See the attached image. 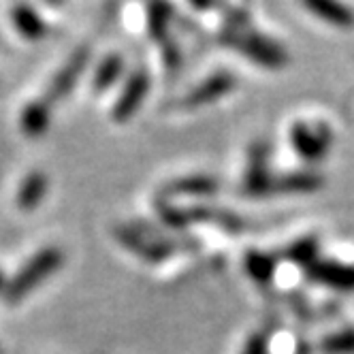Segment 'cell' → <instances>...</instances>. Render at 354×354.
Segmentation results:
<instances>
[{"label": "cell", "mask_w": 354, "mask_h": 354, "mask_svg": "<svg viewBox=\"0 0 354 354\" xmlns=\"http://www.w3.org/2000/svg\"><path fill=\"white\" fill-rule=\"evenodd\" d=\"M64 263V254L58 248H45L24 265L15 275L13 280L5 286L3 297L7 303H17L24 297H28L41 282H45L49 275L56 269H60Z\"/></svg>", "instance_id": "1"}, {"label": "cell", "mask_w": 354, "mask_h": 354, "mask_svg": "<svg viewBox=\"0 0 354 354\" xmlns=\"http://www.w3.org/2000/svg\"><path fill=\"white\" fill-rule=\"evenodd\" d=\"M220 39L222 43L235 47L237 52H241L250 60H254L257 64L269 68H280L286 64V52L265 35L252 30H224Z\"/></svg>", "instance_id": "2"}, {"label": "cell", "mask_w": 354, "mask_h": 354, "mask_svg": "<svg viewBox=\"0 0 354 354\" xmlns=\"http://www.w3.org/2000/svg\"><path fill=\"white\" fill-rule=\"evenodd\" d=\"M331 141L333 133L326 124H318L312 129L306 122H295L290 129V143L295 151H299V156L310 162L320 160L326 154V149L331 147Z\"/></svg>", "instance_id": "3"}, {"label": "cell", "mask_w": 354, "mask_h": 354, "mask_svg": "<svg viewBox=\"0 0 354 354\" xmlns=\"http://www.w3.org/2000/svg\"><path fill=\"white\" fill-rule=\"evenodd\" d=\"M115 239L147 263H160L171 257L173 245L167 239H151L149 235L133 229V226H118Z\"/></svg>", "instance_id": "4"}, {"label": "cell", "mask_w": 354, "mask_h": 354, "mask_svg": "<svg viewBox=\"0 0 354 354\" xmlns=\"http://www.w3.org/2000/svg\"><path fill=\"white\" fill-rule=\"evenodd\" d=\"M88 60H90V52L86 47H82L62 64V68L54 75V80L49 82V86H47V94H45L47 103L62 100L75 88V84L80 82V77H82L86 66H88Z\"/></svg>", "instance_id": "5"}, {"label": "cell", "mask_w": 354, "mask_h": 354, "mask_svg": "<svg viewBox=\"0 0 354 354\" xmlns=\"http://www.w3.org/2000/svg\"><path fill=\"white\" fill-rule=\"evenodd\" d=\"M149 92V75L145 71H135L124 90L118 96V103L113 105V120L115 122H129Z\"/></svg>", "instance_id": "6"}, {"label": "cell", "mask_w": 354, "mask_h": 354, "mask_svg": "<svg viewBox=\"0 0 354 354\" xmlns=\"http://www.w3.org/2000/svg\"><path fill=\"white\" fill-rule=\"evenodd\" d=\"M243 190L250 196H263L273 190V180L267 167V147L265 143H254L250 147V160L245 169Z\"/></svg>", "instance_id": "7"}, {"label": "cell", "mask_w": 354, "mask_h": 354, "mask_svg": "<svg viewBox=\"0 0 354 354\" xmlns=\"http://www.w3.org/2000/svg\"><path fill=\"white\" fill-rule=\"evenodd\" d=\"M235 88V77L231 73H214L212 77L203 80L194 90H190L184 98L186 107H203L209 105L214 100L222 98L224 94H229Z\"/></svg>", "instance_id": "8"}, {"label": "cell", "mask_w": 354, "mask_h": 354, "mask_svg": "<svg viewBox=\"0 0 354 354\" xmlns=\"http://www.w3.org/2000/svg\"><path fill=\"white\" fill-rule=\"evenodd\" d=\"M308 277L324 286H331L335 290H354V267L331 263V261H318L308 269Z\"/></svg>", "instance_id": "9"}, {"label": "cell", "mask_w": 354, "mask_h": 354, "mask_svg": "<svg viewBox=\"0 0 354 354\" xmlns=\"http://www.w3.org/2000/svg\"><path fill=\"white\" fill-rule=\"evenodd\" d=\"M218 192V182L209 175H188V177H180V180L169 182L160 196H209Z\"/></svg>", "instance_id": "10"}, {"label": "cell", "mask_w": 354, "mask_h": 354, "mask_svg": "<svg viewBox=\"0 0 354 354\" xmlns=\"http://www.w3.org/2000/svg\"><path fill=\"white\" fill-rule=\"evenodd\" d=\"M49 120H52V113H49V103L43 100H32L26 107L21 109L19 115V129L26 133L32 139H39L47 133L49 129Z\"/></svg>", "instance_id": "11"}, {"label": "cell", "mask_w": 354, "mask_h": 354, "mask_svg": "<svg viewBox=\"0 0 354 354\" xmlns=\"http://www.w3.org/2000/svg\"><path fill=\"white\" fill-rule=\"evenodd\" d=\"M322 186V177L314 171H295L286 173L273 182V190L282 194H308Z\"/></svg>", "instance_id": "12"}, {"label": "cell", "mask_w": 354, "mask_h": 354, "mask_svg": "<svg viewBox=\"0 0 354 354\" xmlns=\"http://www.w3.org/2000/svg\"><path fill=\"white\" fill-rule=\"evenodd\" d=\"M47 194V175L43 171H32L26 175L17 190V207L24 212H32Z\"/></svg>", "instance_id": "13"}, {"label": "cell", "mask_w": 354, "mask_h": 354, "mask_svg": "<svg viewBox=\"0 0 354 354\" xmlns=\"http://www.w3.org/2000/svg\"><path fill=\"white\" fill-rule=\"evenodd\" d=\"M13 24L15 28L19 30V35L28 41H39L45 37L47 28H45V21L39 17V13L28 7V5H17L13 7Z\"/></svg>", "instance_id": "14"}, {"label": "cell", "mask_w": 354, "mask_h": 354, "mask_svg": "<svg viewBox=\"0 0 354 354\" xmlns=\"http://www.w3.org/2000/svg\"><path fill=\"white\" fill-rule=\"evenodd\" d=\"M243 267L248 271V275L261 286H267L273 280V273H275V259L267 252H259V250H250L245 252V259H243Z\"/></svg>", "instance_id": "15"}, {"label": "cell", "mask_w": 354, "mask_h": 354, "mask_svg": "<svg viewBox=\"0 0 354 354\" xmlns=\"http://www.w3.org/2000/svg\"><path fill=\"white\" fill-rule=\"evenodd\" d=\"M306 7L318 17H322L324 21L333 24V26L348 28L354 24V13L339 3H331V0H312V3H306Z\"/></svg>", "instance_id": "16"}, {"label": "cell", "mask_w": 354, "mask_h": 354, "mask_svg": "<svg viewBox=\"0 0 354 354\" xmlns=\"http://www.w3.org/2000/svg\"><path fill=\"white\" fill-rule=\"evenodd\" d=\"M284 259L310 269L314 263H318V241L314 237H303L292 241L286 250H284Z\"/></svg>", "instance_id": "17"}, {"label": "cell", "mask_w": 354, "mask_h": 354, "mask_svg": "<svg viewBox=\"0 0 354 354\" xmlns=\"http://www.w3.org/2000/svg\"><path fill=\"white\" fill-rule=\"evenodd\" d=\"M122 71H124V60H122V56H118V54L107 56L103 62L98 64V68H96V73H94V90H96V92H105V90H109V88L120 80Z\"/></svg>", "instance_id": "18"}, {"label": "cell", "mask_w": 354, "mask_h": 354, "mask_svg": "<svg viewBox=\"0 0 354 354\" xmlns=\"http://www.w3.org/2000/svg\"><path fill=\"white\" fill-rule=\"evenodd\" d=\"M169 19H171V7L169 5L154 3V5L147 7V28H149V35L154 37L158 43L167 41Z\"/></svg>", "instance_id": "19"}, {"label": "cell", "mask_w": 354, "mask_h": 354, "mask_svg": "<svg viewBox=\"0 0 354 354\" xmlns=\"http://www.w3.org/2000/svg\"><path fill=\"white\" fill-rule=\"evenodd\" d=\"M320 348L326 354H354V328H346V331L324 337Z\"/></svg>", "instance_id": "20"}, {"label": "cell", "mask_w": 354, "mask_h": 354, "mask_svg": "<svg viewBox=\"0 0 354 354\" xmlns=\"http://www.w3.org/2000/svg\"><path fill=\"white\" fill-rule=\"evenodd\" d=\"M156 212L162 218V222L169 224V226H173V229H184V226L190 224L188 209H177V207L169 205L167 198H162V196L156 198Z\"/></svg>", "instance_id": "21"}, {"label": "cell", "mask_w": 354, "mask_h": 354, "mask_svg": "<svg viewBox=\"0 0 354 354\" xmlns=\"http://www.w3.org/2000/svg\"><path fill=\"white\" fill-rule=\"evenodd\" d=\"M243 354H269V342L265 333H254L250 335L243 348Z\"/></svg>", "instance_id": "22"}, {"label": "cell", "mask_w": 354, "mask_h": 354, "mask_svg": "<svg viewBox=\"0 0 354 354\" xmlns=\"http://www.w3.org/2000/svg\"><path fill=\"white\" fill-rule=\"evenodd\" d=\"M165 45V62H167V66L171 68V71H175L177 66H180V49H175V45H171L169 41H165L162 43Z\"/></svg>", "instance_id": "23"}, {"label": "cell", "mask_w": 354, "mask_h": 354, "mask_svg": "<svg viewBox=\"0 0 354 354\" xmlns=\"http://www.w3.org/2000/svg\"><path fill=\"white\" fill-rule=\"evenodd\" d=\"M0 286H3V275H0Z\"/></svg>", "instance_id": "24"}]
</instances>
